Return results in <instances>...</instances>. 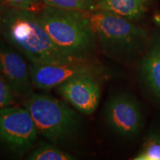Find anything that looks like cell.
<instances>
[{"label":"cell","mask_w":160,"mask_h":160,"mask_svg":"<svg viewBox=\"0 0 160 160\" xmlns=\"http://www.w3.org/2000/svg\"><path fill=\"white\" fill-rule=\"evenodd\" d=\"M0 33L29 63L48 64L75 59L56 45L37 13L8 7L0 25Z\"/></svg>","instance_id":"obj_1"},{"label":"cell","mask_w":160,"mask_h":160,"mask_svg":"<svg viewBox=\"0 0 160 160\" xmlns=\"http://www.w3.org/2000/svg\"><path fill=\"white\" fill-rule=\"evenodd\" d=\"M24 108L31 115L39 134L50 143L71 150L81 140L82 118L65 100L33 93L24 101Z\"/></svg>","instance_id":"obj_2"},{"label":"cell","mask_w":160,"mask_h":160,"mask_svg":"<svg viewBox=\"0 0 160 160\" xmlns=\"http://www.w3.org/2000/svg\"><path fill=\"white\" fill-rule=\"evenodd\" d=\"M39 15L46 31L62 51L73 59H90L97 42L84 12L46 6Z\"/></svg>","instance_id":"obj_3"},{"label":"cell","mask_w":160,"mask_h":160,"mask_svg":"<svg viewBox=\"0 0 160 160\" xmlns=\"http://www.w3.org/2000/svg\"><path fill=\"white\" fill-rule=\"evenodd\" d=\"M106 56L118 61H128L140 51L145 31L130 20L101 10L84 12Z\"/></svg>","instance_id":"obj_4"},{"label":"cell","mask_w":160,"mask_h":160,"mask_svg":"<svg viewBox=\"0 0 160 160\" xmlns=\"http://www.w3.org/2000/svg\"><path fill=\"white\" fill-rule=\"evenodd\" d=\"M39 132L25 108L10 106L0 109V147L13 157L30 153Z\"/></svg>","instance_id":"obj_5"},{"label":"cell","mask_w":160,"mask_h":160,"mask_svg":"<svg viewBox=\"0 0 160 160\" xmlns=\"http://www.w3.org/2000/svg\"><path fill=\"white\" fill-rule=\"evenodd\" d=\"M103 112L109 128L121 137H135L142 127V114L139 103L128 93H116L110 97Z\"/></svg>","instance_id":"obj_6"},{"label":"cell","mask_w":160,"mask_h":160,"mask_svg":"<svg viewBox=\"0 0 160 160\" xmlns=\"http://www.w3.org/2000/svg\"><path fill=\"white\" fill-rule=\"evenodd\" d=\"M32 85L42 91L57 88L64 82L84 73L101 74V68L90 59H71L48 64L29 63Z\"/></svg>","instance_id":"obj_7"},{"label":"cell","mask_w":160,"mask_h":160,"mask_svg":"<svg viewBox=\"0 0 160 160\" xmlns=\"http://www.w3.org/2000/svg\"><path fill=\"white\" fill-rule=\"evenodd\" d=\"M99 77L93 73L76 76L58 86L57 92L78 112L92 114L97 110L101 97Z\"/></svg>","instance_id":"obj_8"},{"label":"cell","mask_w":160,"mask_h":160,"mask_svg":"<svg viewBox=\"0 0 160 160\" xmlns=\"http://www.w3.org/2000/svg\"><path fill=\"white\" fill-rule=\"evenodd\" d=\"M22 53L0 37V73L7 80L18 100H25L33 92L29 64Z\"/></svg>","instance_id":"obj_9"},{"label":"cell","mask_w":160,"mask_h":160,"mask_svg":"<svg viewBox=\"0 0 160 160\" xmlns=\"http://www.w3.org/2000/svg\"><path fill=\"white\" fill-rule=\"evenodd\" d=\"M140 76L145 85L160 98V40L151 44L142 60Z\"/></svg>","instance_id":"obj_10"},{"label":"cell","mask_w":160,"mask_h":160,"mask_svg":"<svg viewBox=\"0 0 160 160\" xmlns=\"http://www.w3.org/2000/svg\"><path fill=\"white\" fill-rule=\"evenodd\" d=\"M148 0H98L95 10L107 11L128 20L142 17Z\"/></svg>","instance_id":"obj_11"},{"label":"cell","mask_w":160,"mask_h":160,"mask_svg":"<svg viewBox=\"0 0 160 160\" xmlns=\"http://www.w3.org/2000/svg\"><path fill=\"white\" fill-rule=\"evenodd\" d=\"M28 160H74L77 157L51 143H43L33 149L27 157Z\"/></svg>","instance_id":"obj_12"},{"label":"cell","mask_w":160,"mask_h":160,"mask_svg":"<svg viewBox=\"0 0 160 160\" xmlns=\"http://www.w3.org/2000/svg\"><path fill=\"white\" fill-rule=\"evenodd\" d=\"M46 6L82 12L95 10L93 0H42Z\"/></svg>","instance_id":"obj_13"},{"label":"cell","mask_w":160,"mask_h":160,"mask_svg":"<svg viewBox=\"0 0 160 160\" xmlns=\"http://www.w3.org/2000/svg\"><path fill=\"white\" fill-rule=\"evenodd\" d=\"M136 160H160V137L152 136L146 140Z\"/></svg>","instance_id":"obj_14"},{"label":"cell","mask_w":160,"mask_h":160,"mask_svg":"<svg viewBox=\"0 0 160 160\" xmlns=\"http://www.w3.org/2000/svg\"><path fill=\"white\" fill-rule=\"evenodd\" d=\"M6 6L39 13L46 7L42 0H0Z\"/></svg>","instance_id":"obj_15"},{"label":"cell","mask_w":160,"mask_h":160,"mask_svg":"<svg viewBox=\"0 0 160 160\" xmlns=\"http://www.w3.org/2000/svg\"><path fill=\"white\" fill-rule=\"evenodd\" d=\"M17 100L11 86L0 73V109L14 105Z\"/></svg>","instance_id":"obj_16"},{"label":"cell","mask_w":160,"mask_h":160,"mask_svg":"<svg viewBox=\"0 0 160 160\" xmlns=\"http://www.w3.org/2000/svg\"><path fill=\"white\" fill-rule=\"evenodd\" d=\"M7 8H8V6H6L5 4H3L1 1H0V25H1L4 14H5Z\"/></svg>","instance_id":"obj_17"},{"label":"cell","mask_w":160,"mask_h":160,"mask_svg":"<svg viewBox=\"0 0 160 160\" xmlns=\"http://www.w3.org/2000/svg\"><path fill=\"white\" fill-rule=\"evenodd\" d=\"M155 20H156V22H157L160 25V15H157V16H156V17H155Z\"/></svg>","instance_id":"obj_18"},{"label":"cell","mask_w":160,"mask_h":160,"mask_svg":"<svg viewBox=\"0 0 160 160\" xmlns=\"http://www.w3.org/2000/svg\"><path fill=\"white\" fill-rule=\"evenodd\" d=\"M96 1H98V0H96Z\"/></svg>","instance_id":"obj_19"}]
</instances>
